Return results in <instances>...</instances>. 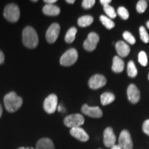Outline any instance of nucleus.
I'll use <instances>...</instances> for the list:
<instances>
[{
    "instance_id": "nucleus-1",
    "label": "nucleus",
    "mask_w": 149,
    "mask_h": 149,
    "mask_svg": "<svg viewBox=\"0 0 149 149\" xmlns=\"http://www.w3.org/2000/svg\"><path fill=\"white\" fill-rule=\"evenodd\" d=\"M3 103L7 111L9 113H14L22 107L23 100L21 97L18 96L16 93L10 92L4 96Z\"/></svg>"
},
{
    "instance_id": "nucleus-2",
    "label": "nucleus",
    "mask_w": 149,
    "mask_h": 149,
    "mask_svg": "<svg viewBox=\"0 0 149 149\" xmlns=\"http://www.w3.org/2000/svg\"><path fill=\"white\" fill-rule=\"evenodd\" d=\"M22 42L29 48H36L39 44V37L36 31L31 26H26L22 33Z\"/></svg>"
},
{
    "instance_id": "nucleus-3",
    "label": "nucleus",
    "mask_w": 149,
    "mask_h": 149,
    "mask_svg": "<svg viewBox=\"0 0 149 149\" xmlns=\"http://www.w3.org/2000/svg\"><path fill=\"white\" fill-rule=\"evenodd\" d=\"M3 16L8 22H17L20 17V11L18 6L15 3H10L7 5L4 8Z\"/></svg>"
},
{
    "instance_id": "nucleus-4",
    "label": "nucleus",
    "mask_w": 149,
    "mask_h": 149,
    "mask_svg": "<svg viewBox=\"0 0 149 149\" xmlns=\"http://www.w3.org/2000/svg\"><path fill=\"white\" fill-rule=\"evenodd\" d=\"M78 59V53L75 48H70L61 55L60 64L64 66H70L73 65Z\"/></svg>"
},
{
    "instance_id": "nucleus-5",
    "label": "nucleus",
    "mask_w": 149,
    "mask_h": 149,
    "mask_svg": "<svg viewBox=\"0 0 149 149\" xmlns=\"http://www.w3.org/2000/svg\"><path fill=\"white\" fill-rule=\"evenodd\" d=\"M64 123L65 126L70 128L80 127L84 123V118L81 114L70 115L65 117Z\"/></svg>"
},
{
    "instance_id": "nucleus-6",
    "label": "nucleus",
    "mask_w": 149,
    "mask_h": 149,
    "mask_svg": "<svg viewBox=\"0 0 149 149\" xmlns=\"http://www.w3.org/2000/svg\"><path fill=\"white\" fill-rule=\"evenodd\" d=\"M58 99L55 94H51L45 99L44 102V109L48 114H53L56 111L57 107Z\"/></svg>"
},
{
    "instance_id": "nucleus-7",
    "label": "nucleus",
    "mask_w": 149,
    "mask_h": 149,
    "mask_svg": "<svg viewBox=\"0 0 149 149\" xmlns=\"http://www.w3.org/2000/svg\"><path fill=\"white\" fill-rule=\"evenodd\" d=\"M99 41H100L99 35L95 33L91 32L88 35L87 39L84 42V48L87 51H93L96 48Z\"/></svg>"
},
{
    "instance_id": "nucleus-8",
    "label": "nucleus",
    "mask_w": 149,
    "mask_h": 149,
    "mask_svg": "<svg viewBox=\"0 0 149 149\" xmlns=\"http://www.w3.org/2000/svg\"><path fill=\"white\" fill-rule=\"evenodd\" d=\"M60 33V26L57 23L52 24L46 33V39L49 44H53L58 38Z\"/></svg>"
},
{
    "instance_id": "nucleus-9",
    "label": "nucleus",
    "mask_w": 149,
    "mask_h": 149,
    "mask_svg": "<svg viewBox=\"0 0 149 149\" xmlns=\"http://www.w3.org/2000/svg\"><path fill=\"white\" fill-rule=\"evenodd\" d=\"M118 145L122 149H133V141L130 134L127 130H122L120 133Z\"/></svg>"
},
{
    "instance_id": "nucleus-10",
    "label": "nucleus",
    "mask_w": 149,
    "mask_h": 149,
    "mask_svg": "<svg viewBox=\"0 0 149 149\" xmlns=\"http://www.w3.org/2000/svg\"><path fill=\"white\" fill-rule=\"evenodd\" d=\"M107 84V79L104 75L100 74H96L92 76L88 81V86L91 88L97 90L102 88Z\"/></svg>"
},
{
    "instance_id": "nucleus-11",
    "label": "nucleus",
    "mask_w": 149,
    "mask_h": 149,
    "mask_svg": "<svg viewBox=\"0 0 149 149\" xmlns=\"http://www.w3.org/2000/svg\"><path fill=\"white\" fill-rule=\"evenodd\" d=\"M81 112L84 114L88 115L91 117H93V118H100V117H102V115H103V113H102V110L100 109V107H91L87 104H84L82 106Z\"/></svg>"
},
{
    "instance_id": "nucleus-12",
    "label": "nucleus",
    "mask_w": 149,
    "mask_h": 149,
    "mask_svg": "<svg viewBox=\"0 0 149 149\" xmlns=\"http://www.w3.org/2000/svg\"><path fill=\"white\" fill-rule=\"evenodd\" d=\"M116 141L115 137L113 128L108 127L104 131V144L108 148L113 146Z\"/></svg>"
},
{
    "instance_id": "nucleus-13",
    "label": "nucleus",
    "mask_w": 149,
    "mask_h": 149,
    "mask_svg": "<svg viewBox=\"0 0 149 149\" xmlns=\"http://www.w3.org/2000/svg\"><path fill=\"white\" fill-rule=\"evenodd\" d=\"M127 95L128 100L132 104L137 103L140 100V93L135 84H130L127 89Z\"/></svg>"
},
{
    "instance_id": "nucleus-14",
    "label": "nucleus",
    "mask_w": 149,
    "mask_h": 149,
    "mask_svg": "<svg viewBox=\"0 0 149 149\" xmlns=\"http://www.w3.org/2000/svg\"><path fill=\"white\" fill-rule=\"evenodd\" d=\"M70 133L72 137L76 138L80 141H87L89 139V135L81 127H76L70 128Z\"/></svg>"
},
{
    "instance_id": "nucleus-15",
    "label": "nucleus",
    "mask_w": 149,
    "mask_h": 149,
    "mask_svg": "<svg viewBox=\"0 0 149 149\" xmlns=\"http://www.w3.org/2000/svg\"><path fill=\"white\" fill-rule=\"evenodd\" d=\"M115 49L121 57H127L130 51V48L129 46L126 43L122 41H119L115 44Z\"/></svg>"
},
{
    "instance_id": "nucleus-16",
    "label": "nucleus",
    "mask_w": 149,
    "mask_h": 149,
    "mask_svg": "<svg viewBox=\"0 0 149 149\" xmlns=\"http://www.w3.org/2000/svg\"><path fill=\"white\" fill-rule=\"evenodd\" d=\"M44 14L48 16H57L60 13V8L55 4H46L43 7Z\"/></svg>"
},
{
    "instance_id": "nucleus-17",
    "label": "nucleus",
    "mask_w": 149,
    "mask_h": 149,
    "mask_svg": "<svg viewBox=\"0 0 149 149\" xmlns=\"http://www.w3.org/2000/svg\"><path fill=\"white\" fill-rule=\"evenodd\" d=\"M35 149H55L53 141L49 138H42L37 142Z\"/></svg>"
},
{
    "instance_id": "nucleus-18",
    "label": "nucleus",
    "mask_w": 149,
    "mask_h": 149,
    "mask_svg": "<svg viewBox=\"0 0 149 149\" xmlns=\"http://www.w3.org/2000/svg\"><path fill=\"white\" fill-rule=\"evenodd\" d=\"M124 69V62L121 57L118 56H115L113 57V66H112V70L115 72L120 73L122 72Z\"/></svg>"
},
{
    "instance_id": "nucleus-19",
    "label": "nucleus",
    "mask_w": 149,
    "mask_h": 149,
    "mask_svg": "<svg viewBox=\"0 0 149 149\" xmlns=\"http://www.w3.org/2000/svg\"><path fill=\"white\" fill-rule=\"evenodd\" d=\"M93 17L91 15H84L78 19L77 24L80 27H87L93 22Z\"/></svg>"
},
{
    "instance_id": "nucleus-20",
    "label": "nucleus",
    "mask_w": 149,
    "mask_h": 149,
    "mask_svg": "<svg viewBox=\"0 0 149 149\" xmlns=\"http://www.w3.org/2000/svg\"><path fill=\"white\" fill-rule=\"evenodd\" d=\"M115 97L111 93H104L101 95V103L103 106L108 105L115 101Z\"/></svg>"
},
{
    "instance_id": "nucleus-21",
    "label": "nucleus",
    "mask_w": 149,
    "mask_h": 149,
    "mask_svg": "<svg viewBox=\"0 0 149 149\" xmlns=\"http://www.w3.org/2000/svg\"><path fill=\"white\" fill-rule=\"evenodd\" d=\"M77 30L75 27H71L67 31L66 36H65V41L68 44L73 42L74 39H75L76 34H77Z\"/></svg>"
},
{
    "instance_id": "nucleus-22",
    "label": "nucleus",
    "mask_w": 149,
    "mask_h": 149,
    "mask_svg": "<svg viewBox=\"0 0 149 149\" xmlns=\"http://www.w3.org/2000/svg\"><path fill=\"white\" fill-rule=\"evenodd\" d=\"M100 19L102 24L107 28V29H112L115 27V23L113 22L111 19L107 17V16L105 15H101L100 17Z\"/></svg>"
},
{
    "instance_id": "nucleus-23",
    "label": "nucleus",
    "mask_w": 149,
    "mask_h": 149,
    "mask_svg": "<svg viewBox=\"0 0 149 149\" xmlns=\"http://www.w3.org/2000/svg\"><path fill=\"white\" fill-rule=\"evenodd\" d=\"M127 72L128 76L130 77H135L137 74V69L136 68L135 63L133 61H130L127 66Z\"/></svg>"
},
{
    "instance_id": "nucleus-24",
    "label": "nucleus",
    "mask_w": 149,
    "mask_h": 149,
    "mask_svg": "<svg viewBox=\"0 0 149 149\" xmlns=\"http://www.w3.org/2000/svg\"><path fill=\"white\" fill-rule=\"evenodd\" d=\"M104 10L105 12V13L109 16L110 19H114L116 17V12H115L114 8L113 6H111L107 5L104 6Z\"/></svg>"
},
{
    "instance_id": "nucleus-25",
    "label": "nucleus",
    "mask_w": 149,
    "mask_h": 149,
    "mask_svg": "<svg viewBox=\"0 0 149 149\" xmlns=\"http://www.w3.org/2000/svg\"><path fill=\"white\" fill-rule=\"evenodd\" d=\"M147 6H148V3H147L146 1L144 0H140L139 1L136 6V9L139 13H143L146 10Z\"/></svg>"
},
{
    "instance_id": "nucleus-26",
    "label": "nucleus",
    "mask_w": 149,
    "mask_h": 149,
    "mask_svg": "<svg viewBox=\"0 0 149 149\" xmlns=\"http://www.w3.org/2000/svg\"><path fill=\"white\" fill-rule=\"evenodd\" d=\"M139 34H140V38L143 42L148 43L149 42V35L147 33L146 29L144 26L139 27Z\"/></svg>"
},
{
    "instance_id": "nucleus-27",
    "label": "nucleus",
    "mask_w": 149,
    "mask_h": 149,
    "mask_svg": "<svg viewBox=\"0 0 149 149\" xmlns=\"http://www.w3.org/2000/svg\"><path fill=\"white\" fill-rule=\"evenodd\" d=\"M138 61L141 66H146L148 64V58L144 51H141L138 55Z\"/></svg>"
},
{
    "instance_id": "nucleus-28",
    "label": "nucleus",
    "mask_w": 149,
    "mask_h": 149,
    "mask_svg": "<svg viewBox=\"0 0 149 149\" xmlns=\"http://www.w3.org/2000/svg\"><path fill=\"white\" fill-rule=\"evenodd\" d=\"M123 37H124V40H125L127 42L129 43V44H132V45L135 44V38L134 37L133 35L130 32H128V31H125V32H124V33H123Z\"/></svg>"
},
{
    "instance_id": "nucleus-29",
    "label": "nucleus",
    "mask_w": 149,
    "mask_h": 149,
    "mask_svg": "<svg viewBox=\"0 0 149 149\" xmlns=\"http://www.w3.org/2000/svg\"><path fill=\"white\" fill-rule=\"evenodd\" d=\"M117 14L120 15V17H122L124 20L128 19V17H129L128 11L124 7H120V8L117 9Z\"/></svg>"
},
{
    "instance_id": "nucleus-30",
    "label": "nucleus",
    "mask_w": 149,
    "mask_h": 149,
    "mask_svg": "<svg viewBox=\"0 0 149 149\" xmlns=\"http://www.w3.org/2000/svg\"><path fill=\"white\" fill-rule=\"evenodd\" d=\"M95 0H84L82 3H81V6H82L84 8L90 9L95 5Z\"/></svg>"
},
{
    "instance_id": "nucleus-31",
    "label": "nucleus",
    "mask_w": 149,
    "mask_h": 149,
    "mask_svg": "<svg viewBox=\"0 0 149 149\" xmlns=\"http://www.w3.org/2000/svg\"><path fill=\"white\" fill-rule=\"evenodd\" d=\"M142 129L144 133L149 136V120H146L144 122L142 126Z\"/></svg>"
},
{
    "instance_id": "nucleus-32",
    "label": "nucleus",
    "mask_w": 149,
    "mask_h": 149,
    "mask_svg": "<svg viewBox=\"0 0 149 149\" xmlns=\"http://www.w3.org/2000/svg\"><path fill=\"white\" fill-rule=\"evenodd\" d=\"M111 2V0H101V1H100V3H101L104 6L109 5V3Z\"/></svg>"
},
{
    "instance_id": "nucleus-33",
    "label": "nucleus",
    "mask_w": 149,
    "mask_h": 149,
    "mask_svg": "<svg viewBox=\"0 0 149 149\" xmlns=\"http://www.w3.org/2000/svg\"><path fill=\"white\" fill-rule=\"evenodd\" d=\"M4 59H5V57H4V55H3V52L0 51V64H1L3 61H4Z\"/></svg>"
},
{
    "instance_id": "nucleus-34",
    "label": "nucleus",
    "mask_w": 149,
    "mask_h": 149,
    "mask_svg": "<svg viewBox=\"0 0 149 149\" xmlns=\"http://www.w3.org/2000/svg\"><path fill=\"white\" fill-rule=\"evenodd\" d=\"M44 1L46 3V4H53L54 3L57 2V0H44Z\"/></svg>"
},
{
    "instance_id": "nucleus-35",
    "label": "nucleus",
    "mask_w": 149,
    "mask_h": 149,
    "mask_svg": "<svg viewBox=\"0 0 149 149\" xmlns=\"http://www.w3.org/2000/svg\"><path fill=\"white\" fill-rule=\"evenodd\" d=\"M111 149H122V148H121V147L119 146V145H115V144L114 146L111 147Z\"/></svg>"
},
{
    "instance_id": "nucleus-36",
    "label": "nucleus",
    "mask_w": 149,
    "mask_h": 149,
    "mask_svg": "<svg viewBox=\"0 0 149 149\" xmlns=\"http://www.w3.org/2000/svg\"><path fill=\"white\" fill-rule=\"evenodd\" d=\"M17 149H35L34 148H33V147H20V148H19Z\"/></svg>"
},
{
    "instance_id": "nucleus-37",
    "label": "nucleus",
    "mask_w": 149,
    "mask_h": 149,
    "mask_svg": "<svg viewBox=\"0 0 149 149\" xmlns=\"http://www.w3.org/2000/svg\"><path fill=\"white\" fill-rule=\"evenodd\" d=\"M74 0H66V2L68 3H74Z\"/></svg>"
},
{
    "instance_id": "nucleus-38",
    "label": "nucleus",
    "mask_w": 149,
    "mask_h": 149,
    "mask_svg": "<svg viewBox=\"0 0 149 149\" xmlns=\"http://www.w3.org/2000/svg\"><path fill=\"white\" fill-rule=\"evenodd\" d=\"M1 115H2V107H1V104H0V118H1Z\"/></svg>"
},
{
    "instance_id": "nucleus-39",
    "label": "nucleus",
    "mask_w": 149,
    "mask_h": 149,
    "mask_svg": "<svg viewBox=\"0 0 149 149\" xmlns=\"http://www.w3.org/2000/svg\"><path fill=\"white\" fill-rule=\"evenodd\" d=\"M146 26H147V28H148V29H149V21H148V22H147V23H146Z\"/></svg>"
},
{
    "instance_id": "nucleus-40",
    "label": "nucleus",
    "mask_w": 149,
    "mask_h": 149,
    "mask_svg": "<svg viewBox=\"0 0 149 149\" xmlns=\"http://www.w3.org/2000/svg\"><path fill=\"white\" fill-rule=\"evenodd\" d=\"M37 0H34V1H32V2H37Z\"/></svg>"
},
{
    "instance_id": "nucleus-41",
    "label": "nucleus",
    "mask_w": 149,
    "mask_h": 149,
    "mask_svg": "<svg viewBox=\"0 0 149 149\" xmlns=\"http://www.w3.org/2000/svg\"><path fill=\"white\" fill-rule=\"evenodd\" d=\"M148 79H149V74H148Z\"/></svg>"
}]
</instances>
